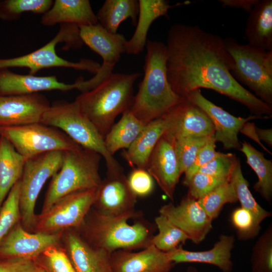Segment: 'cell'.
Wrapping results in <instances>:
<instances>
[{
    "mask_svg": "<svg viewBox=\"0 0 272 272\" xmlns=\"http://www.w3.org/2000/svg\"><path fill=\"white\" fill-rule=\"evenodd\" d=\"M0 136L6 139L26 159L48 152L82 148L60 129L41 122L0 127Z\"/></svg>",
    "mask_w": 272,
    "mask_h": 272,
    "instance_id": "cell-9",
    "label": "cell"
},
{
    "mask_svg": "<svg viewBox=\"0 0 272 272\" xmlns=\"http://www.w3.org/2000/svg\"><path fill=\"white\" fill-rule=\"evenodd\" d=\"M36 260L45 272H76L61 243L47 247Z\"/></svg>",
    "mask_w": 272,
    "mask_h": 272,
    "instance_id": "cell-39",
    "label": "cell"
},
{
    "mask_svg": "<svg viewBox=\"0 0 272 272\" xmlns=\"http://www.w3.org/2000/svg\"><path fill=\"white\" fill-rule=\"evenodd\" d=\"M255 127L256 126L253 123L247 122L243 125L240 132L257 143L261 147H262L263 150L271 154V153L270 152H269V151L267 150L259 140L256 134Z\"/></svg>",
    "mask_w": 272,
    "mask_h": 272,
    "instance_id": "cell-47",
    "label": "cell"
},
{
    "mask_svg": "<svg viewBox=\"0 0 272 272\" xmlns=\"http://www.w3.org/2000/svg\"><path fill=\"white\" fill-rule=\"evenodd\" d=\"M159 212L183 231L195 244L201 242L212 229L213 220L197 200L187 194L178 205L168 203L162 206Z\"/></svg>",
    "mask_w": 272,
    "mask_h": 272,
    "instance_id": "cell-15",
    "label": "cell"
},
{
    "mask_svg": "<svg viewBox=\"0 0 272 272\" xmlns=\"http://www.w3.org/2000/svg\"><path fill=\"white\" fill-rule=\"evenodd\" d=\"M97 188L69 194L35 216L30 232L55 234L79 227L96 199Z\"/></svg>",
    "mask_w": 272,
    "mask_h": 272,
    "instance_id": "cell-11",
    "label": "cell"
},
{
    "mask_svg": "<svg viewBox=\"0 0 272 272\" xmlns=\"http://www.w3.org/2000/svg\"><path fill=\"white\" fill-rule=\"evenodd\" d=\"M137 199L123 171L107 173L97 188L93 207L103 214L117 216L135 211Z\"/></svg>",
    "mask_w": 272,
    "mask_h": 272,
    "instance_id": "cell-17",
    "label": "cell"
},
{
    "mask_svg": "<svg viewBox=\"0 0 272 272\" xmlns=\"http://www.w3.org/2000/svg\"><path fill=\"white\" fill-rule=\"evenodd\" d=\"M239 150L245 155L246 162L256 173L258 180L253 186L255 190L270 203L272 198V162L264 158L263 153L244 141Z\"/></svg>",
    "mask_w": 272,
    "mask_h": 272,
    "instance_id": "cell-31",
    "label": "cell"
},
{
    "mask_svg": "<svg viewBox=\"0 0 272 272\" xmlns=\"http://www.w3.org/2000/svg\"><path fill=\"white\" fill-rule=\"evenodd\" d=\"M146 170L171 201L181 175L173 142L163 134L148 161Z\"/></svg>",
    "mask_w": 272,
    "mask_h": 272,
    "instance_id": "cell-20",
    "label": "cell"
},
{
    "mask_svg": "<svg viewBox=\"0 0 272 272\" xmlns=\"http://www.w3.org/2000/svg\"><path fill=\"white\" fill-rule=\"evenodd\" d=\"M245 34L251 46L272 50V1L258 0L247 19Z\"/></svg>",
    "mask_w": 272,
    "mask_h": 272,
    "instance_id": "cell-26",
    "label": "cell"
},
{
    "mask_svg": "<svg viewBox=\"0 0 272 272\" xmlns=\"http://www.w3.org/2000/svg\"><path fill=\"white\" fill-rule=\"evenodd\" d=\"M142 216L136 210L117 216L107 215L92 207L81 225L75 229L91 246L111 253L118 250H141L152 244L157 229L155 224L145 221L128 223L130 219Z\"/></svg>",
    "mask_w": 272,
    "mask_h": 272,
    "instance_id": "cell-2",
    "label": "cell"
},
{
    "mask_svg": "<svg viewBox=\"0 0 272 272\" xmlns=\"http://www.w3.org/2000/svg\"><path fill=\"white\" fill-rule=\"evenodd\" d=\"M255 130L259 140L265 142L269 147L272 146V129H262L256 126Z\"/></svg>",
    "mask_w": 272,
    "mask_h": 272,
    "instance_id": "cell-48",
    "label": "cell"
},
{
    "mask_svg": "<svg viewBox=\"0 0 272 272\" xmlns=\"http://www.w3.org/2000/svg\"><path fill=\"white\" fill-rule=\"evenodd\" d=\"M25 162L26 159L12 145L1 137L0 209L12 188L21 179Z\"/></svg>",
    "mask_w": 272,
    "mask_h": 272,
    "instance_id": "cell-28",
    "label": "cell"
},
{
    "mask_svg": "<svg viewBox=\"0 0 272 272\" xmlns=\"http://www.w3.org/2000/svg\"><path fill=\"white\" fill-rule=\"evenodd\" d=\"M223 41L233 59L232 76L272 107V50L265 51L249 44H240L232 38Z\"/></svg>",
    "mask_w": 272,
    "mask_h": 272,
    "instance_id": "cell-8",
    "label": "cell"
},
{
    "mask_svg": "<svg viewBox=\"0 0 272 272\" xmlns=\"http://www.w3.org/2000/svg\"><path fill=\"white\" fill-rule=\"evenodd\" d=\"M197 200L213 220L218 217L225 204L235 203L238 199L233 184L229 180Z\"/></svg>",
    "mask_w": 272,
    "mask_h": 272,
    "instance_id": "cell-34",
    "label": "cell"
},
{
    "mask_svg": "<svg viewBox=\"0 0 272 272\" xmlns=\"http://www.w3.org/2000/svg\"><path fill=\"white\" fill-rule=\"evenodd\" d=\"M146 124L138 119L130 109L122 114L120 119L114 124L104 139L108 153L112 156L118 150L128 149Z\"/></svg>",
    "mask_w": 272,
    "mask_h": 272,
    "instance_id": "cell-29",
    "label": "cell"
},
{
    "mask_svg": "<svg viewBox=\"0 0 272 272\" xmlns=\"http://www.w3.org/2000/svg\"><path fill=\"white\" fill-rule=\"evenodd\" d=\"M61 244L76 272H113L111 253L91 246L75 229L63 231Z\"/></svg>",
    "mask_w": 272,
    "mask_h": 272,
    "instance_id": "cell-19",
    "label": "cell"
},
{
    "mask_svg": "<svg viewBox=\"0 0 272 272\" xmlns=\"http://www.w3.org/2000/svg\"><path fill=\"white\" fill-rule=\"evenodd\" d=\"M229 180L197 172L187 185L189 188L187 195L197 200Z\"/></svg>",
    "mask_w": 272,
    "mask_h": 272,
    "instance_id": "cell-42",
    "label": "cell"
},
{
    "mask_svg": "<svg viewBox=\"0 0 272 272\" xmlns=\"http://www.w3.org/2000/svg\"><path fill=\"white\" fill-rule=\"evenodd\" d=\"M230 180L234 188L241 207L250 211L259 224L265 219L271 216V212L262 208L252 195L248 187L249 183L243 175L239 159Z\"/></svg>",
    "mask_w": 272,
    "mask_h": 272,
    "instance_id": "cell-33",
    "label": "cell"
},
{
    "mask_svg": "<svg viewBox=\"0 0 272 272\" xmlns=\"http://www.w3.org/2000/svg\"><path fill=\"white\" fill-rule=\"evenodd\" d=\"M79 29L83 43L102 57L103 63L114 66L125 52L127 40L123 35L111 33L98 23L80 26Z\"/></svg>",
    "mask_w": 272,
    "mask_h": 272,
    "instance_id": "cell-23",
    "label": "cell"
},
{
    "mask_svg": "<svg viewBox=\"0 0 272 272\" xmlns=\"http://www.w3.org/2000/svg\"><path fill=\"white\" fill-rule=\"evenodd\" d=\"M97 23L96 15L88 0H55L41 19V23L45 26L57 24L80 26Z\"/></svg>",
    "mask_w": 272,
    "mask_h": 272,
    "instance_id": "cell-24",
    "label": "cell"
},
{
    "mask_svg": "<svg viewBox=\"0 0 272 272\" xmlns=\"http://www.w3.org/2000/svg\"><path fill=\"white\" fill-rule=\"evenodd\" d=\"M51 0H4L0 1V20H18L23 13L44 14L52 6Z\"/></svg>",
    "mask_w": 272,
    "mask_h": 272,
    "instance_id": "cell-35",
    "label": "cell"
},
{
    "mask_svg": "<svg viewBox=\"0 0 272 272\" xmlns=\"http://www.w3.org/2000/svg\"><path fill=\"white\" fill-rule=\"evenodd\" d=\"M0 138H1V137H0Z\"/></svg>",
    "mask_w": 272,
    "mask_h": 272,
    "instance_id": "cell-50",
    "label": "cell"
},
{
    "mask_svg": "<svg viewBox=\"0 0 272 272\" xmlns=\"http://www.w3.org/2000/svg\"><path fill=\"white\" fill-rule=\"evenodd\" d=\"M214 136L188 137L173 142L181 174L191 166L200 149Z\"/></svg>",
    "mask_w": 272,
    "mask_h": 272,
    "instance_id": "cell-38",
    "label": "cell"
},
{
    "mask_svg": "<svg viewBox=\"0 0 272 272\" xmlns=\"http://www.w3.org/2000/svg\"><path fill=\"white\" fill-rule=\"evenodd\" d=\"M20 194V180L12 188L0 209V242L21 221Z\"/></svg>",
    "mask_w": 272,
    "mask_h": 272,
    "instance_id": "cell-36",
    "label": "cell"
},
{
    "mask_svg": "<svg viewBox=\"0 0 272 272\" xmlns=\"http://www.w3.org/2000/svg\"><path fill=\"white\" fill-rule=\"evenodd\" d=\"M202 110L212 121L215 128V139L221 142L224 149H239L238 133L249 120L263 117L250 115L246 118L236 117L208 100L200 89L189 92L184 98Z\"/></svg>",
    "mask_w": 272,
    "mask_h": 272,
    "instance_id": "cell-14",
    "label": "cell"
},
{
    "mask_svg": "<svg viewBox=\"0 0 272 272\" xmlns=\"http://www.w3.org/2000/svg\"><path fill=\"white\" fill-rule=\"evenodd\" d=\"M63 232L55 234L33 233L26 230L21 221L0 242V259L23 258L36 259L50 246L61 243Z\"/></svg>",
    "mask_w": 272,
    "mask_h": 272,
    "instance_id": "cell-16",
    "label": "cell"
},
{
    "mask_svg": "<svg viewBox=\"0 0 272 272\" xmlns=\"http://www.w3.org/2000/svg\"><path fill=\"white\" fill-rule=\"evenodd\" d=\"M63 152L54 151L26 159L20 179V210L23 227L30 232L37 199L46 181L61 166Z\"/></svg>",
    "mask_w": 272,
    "mask_h": 272,
    "instance_id": "cell-10",
    "label": "cell"
},
{
    "mask_svg": "<svg viewBox=\"0 0 272 272\" xmlns=\"http://www.w3.org/2000/svg\"><path fill=\"white\" fill-rule=\"evenodd\" d=\"M139 10L135 31L127 40L125 52L138 55L142 53L147 41V35L153 22L162 16H168L172 6L166 0H139Z\"/></svg>",
    "mask_w": 272,
    "mask_h": 272,
    "instance_id": "cell-25",
    "label": "cell"
},
{
    "mask_svg": "<svg viewBox=\"0 0 272 272\" xmlns=\"http://www.w3.org/2000/svg\"><path fill=\"white\" fill-rule=\"evenodd\" d=\"M48 99L38 93L0 95V127H11L41 122L50 107Z\"/></svg>",
    "mask_w": 272,
    "mask_h": 272,
    "instance_id": "cell-18",
    "label": "cell"
},
{
    "mask_svg": "<svg viewBox=\"0 0 272 272\" xmlns=\"http://www.w3.org/2000/svg\"><path fill=\"white\" fill-rule=\"evenodd\" d=\"M144 75L130 108L144 124L162 117L183 101L172 90L167 75V46L163 42L148 40Z\"/></svg>",
    "mask_w": 272,
    "mask_h": 272,
    "instance_id": "cell-3",
    "label": "cell"
},
{
    "mask_svg": "<svg viewBox=\"0 0 272 272\" xmlns=\"http://www.w3.org/2000/svg\"><path fill=\"white\" fill-rule=\"evenodd\" d=\"M40 122L60 129L82 148L99 154L105 160L107 173L123 171L107 151L103 137L75 101L53 103L45 112Z\"/></svg>",
    "mask_w": 272,
    "mask_h": 272,
    "instance_id": "cell-6",
    "label": "cell"
},
{
    "mask_svg": "<svg viewBox=\"0 0 272 272\" xmlns=\"http://www.w3.org/2000/svg\"><path fill=\"white\" fill-rule=\"evenodd\" d=\"M167 75L173 91L184 98L191 91L213 90L267 118L271 106L243 87L231 73L233 61L223 39L197 26L177 24L168 31Z\"/></svg>",
    "mask_w": 272,
    "mask_h": 272,
    "instance_id": "cell-1",
    "label": "cell"
},
{
    "mask_svg": "<svg viewBox=\"0 0 272 272\" xmlns=\"http://www.w3.org/2000/svg\"><path fill=\"white\" fill-rule=\"evenodd\" d=\"M165 131L162 117L147 124L131 146L122 152L123 157L133 168L146 169L149 158Z\"/></svg>",
    "mask_w": 272,
    "mask_h": 272,
    "instance_id": "cell-27",
    "label": "cell"
},
{
    "mask_svg": "<svg viewBox=\"0 0 272 272\" xmlns=\"http://www.w3.org/2000/svg\"><path fill=\"white\" fill-rule=\"evenodd\" d=\"M101 157L98 153L83 148L64 151L61 166L52 177L41 213L69 194L98 188L102 181L99 174Z\"/></svg>",
    "mask_w": 272,
    "mask_h": 272,
    "instance_id": "cell-5",
    "label": "cell"
},
{
    "mask_svg": "<svg viewBox=\"0 0 272 272\" xmlns=\"http://www.w3.org/2000/svg\"><path fill=\"white\" fill-rule=\"evenodd\" d=\"M155 224L158 232L153 237L151 244L164 252L173 251L189 240L183 231L162 215L155 218Z\"/></svg>",
    "mask_w": 272,
    "mask_h": 272,
    "instance_id": "cell-32",
    "label": "cell"
},
{
    "mask_svg": "<svg viewBox=\"0 0 272 272\" xmlns=\"http://www.w3.org/2000/svg\"><path fill=\"white\" fill-rule=\"evenodd\" d=\"M141 74L111 73L92 89L82 92L75 102L104 139L120 114L130 109L133 85Z\"/></svg>",
    "mask_w": 272,
    "mask_h": 272,
    "instance_id": "cell-4",
    "label": "cell"
},
{
    "mask_svg": "<svg viewBox=\"0 0 272 272\" xmlns=\"http://www.w3.org/2000/svg\"><path fill=\"white\" fill-rule=\"evenodd\" d=\"M138 0H106L96 14L98 23L108 32L117 33L120 24L130 18L135 26L138 17Z\"/></svg>",
    "mask_w": 272,
    "mask_h": 272,
    "instance_id": "cell-30",
    "label": "cell"
},
{
    "mask_svg": "<svg viewBox=\"0 0 272 272\" xmlns=\"http://www.w3.org/2000/svg\"><path fill=\"white\" fill-rule=\"evenodd\" d=\"M235 238L233 235L222 234L210 249L193 251L184 249L182 246L166 253L168 258L174 264L180 263H202L218 267L222 272H231L233 263L231 251Z\"/></svg>",
    "mask_w": 272,
    "mask_h": 272,
    "instance_id": "cell-22",
    "label": "cell"
},
{
    "mask_svg": "<svg viewBox=\"0 0 272 272\" xmlns=\"http://www.w3.org/2000/svg\"><path fill=\"white\" fill-rule=\"evenodd\" d=\"M91 88L90 80L79 78L72 84L59 82L55 76L38 77L22 75L9 69L0 70V95H16L38 93L41 91L59 90L68 91L77 89L82 92Z\"/></svg>",
    "mask_w": 272,
    "mask_h": 272,
    "instance_id": "cell-13",
    "label": "cell"
},
{
    "mask_svg": "<svg viewBox=\"0 0 272 272\" xmlns=\"http://www.w3.org/2000/svg\"><path fill=\"white\" fill-rule=\"evenodd\" d=\"M238 160L235 154L219 152L214 158L201 167L197 172L230 179Z\"/></svg>",
    "mask_w": 272,
    "mask_h": 272,
    "instance_id": "cell-41",
    "label": "cell"
},
{
    "mask_svg": "<svg viewBox=\"0 0 272 272\" xmlns=\"http://www.w3.org/2000/svg\"><path fill=\"white\" fill-rule=\"evenodd\" d=\"M0 272H45L36 259L10 258L0 259Z\"/></svg>",
    "mask_w": 272,
    "mask_h": 272,
    "instance_id": "cell-45",
    "label": "cell"
},
{
    "mask_svg": "<svg viewBox=\"0 0 272 272\" xmlns=\"http://www.w3.org/2000/svg\"><path fill=\"white\" fill-rule=\"evenodd\" d=\"M111 261L113 272H170L175 264L152 244L135 252L116 250Z\"/></svg>",
    "mask_w": 272,
    "mask_h": 272,
    "instance_id": "cell-21",
    "label": "cell"
},
{
    "mask_svg": "<svg viewBox=\"0 0 272 272\" xmlns=\"http://www.w3.org/2000/svg\"><path fill=\"white\" fill-rule=\"evenodd\" d=\"M252 272H272V225L254 245L250 259Z\"/></svg>",
    "mask_w": 272,
    "mask_h": 272,
    "instance_id": "cell-37",
    "label": "cell"
},
{
    "mask_svg": "<svg viewBox=\"0 0 272 272\" xmlns=\"http://www.w3.org/2000/svg\"><path fill=\"white\" fill-rule=\"evenodd\" d=\"M223 7L242 8L250 12L258 0H220Z\"/></svg>",
    "mask_w": 272,
    "mask_h": 272,
    "instance_id": "cell-46",
    "label": "cell"
},
{
    "mask_svg": "<svg viewBox=\"0 0 272 272\" xmlns=\"http://www.w3.org/2000/svg\"><path fill=\"white\" fill-rule=\"evenodd\" d=\"M186 272H199V271L195 267L189 266L187 268Z\"/></svg>",
    "mask_w": 272,
    "mask_h": 272,
    "instance_id": "cell-49",
    "label": "cell"
},
{
    "mask_svg": "<svg viewBox=\"0 0 272 272\" xmlns=\"http://www.w3.org/2000/svg\"><path fill=\"white\" fill-rule=\"evenodd\" d=\"M61 42H65L67 47H81L84 43L80 35L79 26L74 24H61L55 36L40 48L20 56L0 58V70L26 67L32 75L42 69L56 67L87 71L95 75L98 72L101 65L93 60L82 58L78 62H72L59 56L55 47L57 44Z\"/></svg>",
    "mask_w": 272,
    "mask_h": 272,
    "instance_id": "cell-7",
    "label": "cell"
},
{
    "mask_svg": "<svg viewBox=\"0 0 272 272\" xmlns=\"http://www.w3.org/2000/svg\"><path fill=\"white\" fill-rule=\"evenodd\" d=\"M164 136L172 141L188 137L215 134L214 125L207 114L196 105L184 99L162 117Z\"/></svg>",
    "mask_w": 272,
    "mask_h": 272,
    "instance_id": "cell-12",
    "label": "cell"
},
{
    "mask_svg": "<svg viewBox=\"0 0 272 272\" xmlns=\"http://www.w3.org/2000/svg\"><path fill=\"white\" fill-rule=\"evenodd\" d=\"M230 220L240 240H246L254 238L260 231V224L254 216L250 211L241 207L233 211Z\"/></svg>",
    "mask_w": 272,
    "mask_h": 272,
    "instance_id": "cell-40",
    "label": "cell"
},
{
    "mask_svg": "<svg viewBox=\"0 0 272 272\" xmlns=\"http://www.w3.org/2000/svg\"><path fill=\"white\" fill-rule=\"evenodd\" d=\"M216 142L214 136L198 151L193 163L184 173L185 176L183 180L184 185L187 186L192 177L199 169L218 154L219 152L215 150Z\"/></svg>",
    "mask_w": 272,
    "mask_h": 272,
    "instance_id": "cell-44",
    "label": "cell"
},
{
    "mask_svg": "<svg viewBox=\"0 0 272 272\" xmlns=\"http://www.w3.org/2000/svg\"><path fill=\"white\" fill-rule=\"evenodd\" d=\"M127 179L131 190L137 197L148 196L153 191L154 179L145 169L133 168Z\"/></svg>",
    "mask_w": 272,
    "mask_h": 272,
    "instance_id": "cell-43",
    "label": "cell"
}]
</instances>
